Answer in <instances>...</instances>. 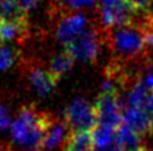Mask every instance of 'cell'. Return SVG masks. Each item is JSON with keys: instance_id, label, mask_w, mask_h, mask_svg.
Instances as JSON below:
<instances>
[{"instance_id": "7402d4cb", "label": "cell", "mask_w": 153, "mask_h": 151, "mask_svg": "<svg viewBox=\"0 0 153 151\" xmlns=\"http://www.w3.org/2000/svg\"><path fill=\"white\" fill-rule=\"evenodd\" d=\"M3 21V16H1V12H0V23Z\"/></svg>"}, {"instance_id": "3957f363", "label": "cell", "mask_w": 153, "mask_h": 151, "mask_svg": "<svg viewBox=\"0 0 153 151\" xmlns=\"http://www.w3.org/2000/svg\"><path fill=\"white\" fill-rule=\"evenodd\" d=\"M98 13L101 27L105 29L129 24L140 15L130 0H100Z\"/></svg>"}, {"instance_id": "4fadbf2b", "label": "cell", "mask_w": 153, "mask_h": 151, "mask_svg": "<svg viewBox=\"0 0 153 151\" xmlns=\"http://www.w3.org/2000/svg\"><path fill=\"white\" fill-rule=\"evenodd\" d=\"M94 4H95V0H54L53 12L90 10Z\"/></svg>"}, {"instance_id": "52a82bcc", "label": "cell", "mask_w": 153, "mask_h": 151, "mask_svg": "<svg viewBox=\"0 0 153 151\" xmlns=\"http://www.w3.org/2000/svg\"><path fill=\"white\" fill-rule=\"evenodd\" d=\"M63 119L66 120L70 131H93L97 126V114L94 104L86 99L75 98L65 110Z\"/></svg>"}, {"instance_id": "5b68a950", "label": "cell", "mask_w": 153, "mask_h": 151, "mask_svg": "<svg viewBox=\"0 0 153 151\" xmlns=\"http://www.w3.org/2000/svg\"><path fill=\"white\" fill-rule=\"evenodd\" d=\"M95 114H97V125H103L118 130L124 120L121 100L117 92V88L113 90H102L94 103Z\"/></svg>"}, {"instance_id": "2e32d148", "label": "cell", "mask_w": 153, "mask_h": 151, "mask_svg": "<svg viewBox=\"0 0 153 151\" xmlns=\"http://www.w3.org/2000/svg\"><path fill=\"white\" fill-rule=\"evenodd\" d=\"M11 118H10V112H8L7 107L0 104V131L5 130L10 126Z\"/></svg>"}, {"instance_id": "e0dca14e", "label": "cell", "mask_w": 153, "mask_h": 151, "mask_svg": "<svg viewBox=\"0 0 153 151\" xmlns=\"http://www.w3.org/2000/svg\"><path fill=\"white\" fill-rule=\"evenodd\" d=\"M141 108H144V111L149 115V118H151V120H152V125H153V91L152 90L149 91V94L146 95Z\"/></svg>"}, {"instance_id": "30bf717a", "label": "cell", "mask_w": 153, "mask_h": 151, "mask_svg": "<svg viewBox=\"0 0 153 151\" xmlns=\"http://www.w3.org/2000/svg\"><path fill=\"white\" fill-rule=\"evenodd\" d=\"M28 31V19L22 18L15 20L3 19L0 23V44L11 40H22Z\"/></svg>"}, {"instance_id": "9a60e30c", "label": "cell", "mask_w": 153, "mask_h": 151, "mask_svg": "<svg viewBox=\"0 0 153 151\" xmlns=\"http://www.w3.org/2000/svg\"><path fill=\"white\" fill-rule=\"evenodd\" d=\"M130 3L138 13H148L153 0H130Z\"/></svg>"}, {"instance_id": "8992f818", "label": "cell", "mask_w": 153, "mask_h": 151, "mask_svg": "<svg viewBox=\"0 0 153 151\" xmlns=\"http://www.w3.org/2000/svg\"><path fill=\"white\" fill-rule=\"evenodd\" d=\"M53 16L56 18L55 37L63 47L69 45L89 27L87 18L78 11L53 12Z\"/></svg>"}, {"instance_id": "7c38bea8", "label": "cell", "mask_w": 153, "mask_h": 151, "mask_svg": "<svg viewBox=\"0 0 153 151\" xmlns=\"http://www.w3.org/2000/svg\"><path fill=\"white\" fill-rule=\"evenodd\" d=\"M140 136L137 133L132 130L130 127H128L124 122L120 126V128L117 130L116 134V141L120 146L122 147L124 151H134L136 149L140 147Z\"/></svg>"}, {"instance_id": "7a4b0ae2", "label": "cell", "mask_w": 153, "mask_h": 151, "mask_svg": "<svg viewBox=\"0 0 153 151\" xmlns=\"http://www.w3.org/2000/svg\"><path fill=\"white\" fill-rule=\"evenodd\" d=\"M48 118V112L40 111L35 106H23L11 127L12 139L23 151H40Z\"/></svg>"}, {"instance_id": "8fae6325", "label": "cell", "mask_w": 153, "mask_h": 151, "mask_svg": "<svg viewBox=\"0 0 153 151\" xmlns=\"http://www.w3.org/2000/svg\"><path fill=\"white\" fill-rule=\"evenodd\" d=\"M74 62H75V59L65 50L59 54H55V55L51 58L50 63H48V68H50V71L61 80L63 75H66L70 72V70H71L73 66H74Z\"/></svg>"}, {"instance_id": "ba28073f", "label": "cell", "mask_w": 153, "mask_h": 151, "mask_svg": "<svg viewBox=\"0 0 153 151\" xmlns=\"http://www.w3.org/2000/svg\"><path fill=\"white\" fill-rule=\"evenodd\" d=\"M24 72L31 88L40 96H46L54 91L59 83V79L50 71L48 66L45 67L39 63H27Z\"/></svg>"}, {"instance_id": "277c9868", "label": "cell", "mask_w": 153, "mask_h": 151, "mask_svg": "<svg viewBox=\"0 0 153 151\" xmlns=\"http://www.w3.org/2000/svg\"><path fill=\"white\" fill-rule=\"evenodd\" d=\"M103 42L102 28H97L94 26H89L75 40H73L65 50L75 59L83 62H95L100 54L101 44Z\"/></svg>"}, {"instance_id": "ffe728a7", "label": "cell", "mask_w": 153, "mask_h": 151, "mask_svg": "<svg viewBox=\"0 0 153 151\" xmlns=\"http://www.w3.org/2000/svg\"><path fill=\"white\" fill-rule=\"evenodd\" d=\"M0 151H10V149H8V146L5 143L0 142Z\"/></svg>"}, {"instance_id": "9c48e42d", "label": "cell", "mask_w": 153, "mask_h": 151, "mask_svg": "<svg viewBox=\"0 0 153 151\" xmlns=\"http://www.w3.org/2000/svg\"><path fill=\"white\" fill-rule=\"evenodd\" d=\"M122 122L138 135H145L153 131V125L149 115L141 107H128L124 111Z\"/></svg>"}, {"instance_id": "d6986e66", "label": "cell", "mask_w": 153, "mask_h": 151, "mask_svg": "<svg viewBox=\"0 0 153 151\" xmlns=\"http://www.w3.org/2000/svg\"><path fill=\"white\" fill-rule=\"evenodd\" d=\"M15 1L22 10H24L27 12L28 10H32L39 3V0H15Z\"/></svg>"}, {"instance_id": "6da1fadb", "label": "cell", "mask_w": 153, "mask_h": 151, "mask_svg": "<svg viewBox=\"0 0 153 151\" xmlns=\"http://www.w3.org/2000/svg\"><path fill=\"white\" fill-rule=\"evenodd\" d=\"M146 13H140L134 21L103 31V42L116 58V63L137 60L148 51L145 29Z\"/></svg>"}, {"instance_id": "5bb4252c", "label": "cell", "mask_w": 153, "mask_h": 151, "mask_svg": "<svg viewBox=\"0 0 153 151\" xmlns=\"http://www.w3.org/2000/svg\"><path fill=\"white\" fill-rule=\"evenodd\" d=\"M16 59L18 55L15 51L5 45H0V71H7L8 68H11Z\"/></svg>"}, {"instance_id": "ac0fdd59", "label": "cell", "mask_w": 153, "mask_h": 151, "mask_svg": "<svg viewBox=\"0 0 153 151\" xmlns=\"http://www.w3.org/2000/svg\"><path fill=\"white\" fill-rule=\"evenodd\" d=\"M141 80H143L144 84H145L149 90L153 91V64H151V66L146 68L145 74H144V78Z\"/></svg>"}, {"instance_id": "44dd1931", "label": "cell", "mask_w": 153, "mask_h": 151, "mask_svg": "<svg viewBox=\"0 0 153 151\" xmlns=\"http://www.w3.org/2000/svg\"><path fill=\"white\" fill-rule=\"evenodd\" d=\"M134 151H151V150H148L146 147H143V146H140L138 149H136Z\"/></svg>"}]
</instances>
